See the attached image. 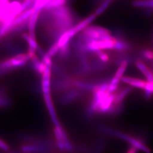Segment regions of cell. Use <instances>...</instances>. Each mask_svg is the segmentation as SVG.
Masks as SVG:
<instances>
[{"mask_svg": "<svg viewBox=\"0 0 153 153\" xmlns=\"http://www.w3.org/2000/svg\"><path fill=\"white\" fill-rule=\"evenodd\" d=\"M10 101L6 96H0V107H7L10 104Z\"/></svg>", "mask_w": 153, "mask_h": 153, "instance_id": "cell-12", "label": "cell"}, {"mask_svg": "<svg viewBox=\"0 0 153 153\" xmlns=\"http://www.w3.org/2000/svg\"><path fill=\"white\" fill-rule=\"evenodd\" d=\"M93 53L95 54L96 56L98 57L99 59H100V61H101L102 62L105 63V62H108V61L110 60L109 56L105 53V52H104L103 50H98Z\"/></svg>", "mask_w": 153, "mask_h": 153, "instance_id": "cell-10", "label": "cell"}, {"mask_svg": "<svg viewBox=\"0 0 153 153\" xmlns=\"http://www.w3.org/2000/svg\"><path fill=\"white\" fill-rule=\"evenodd\" d=\"M121 81L128 84L130 87H133L143 90H144L146 88L148 83L147 81L129 76H123L121 78Z\"/></svg>", "mask_w": 153, "mask_h": 153, "instance_id": "cell-5", "label": "cell"}, {"mask_svg": "<svg viewBox=\"0 0 153 153\" xmlns=\"http://www.w3.org/2000/svg\"><path fill=\"white\" fill-rule=\"evenodd\" d=\"M127 65H128V62L127 61H123L120 64V66L116 71L115 74H114V76L113 77V78H114V79H116L119 81H121V78L123 77V75L126 71Z\"/></svg>", "mask_w": 153, "mask_h": 153, "instance_id": "cell-7", "label": "cell"}, {"mask_svg": "<svg viewBox=\"0 0 153 153\" xmlns=\"http://www.w3.org/2000/svg\"><path fill=\"white\" fill-rule=\"evenodd\" d=\"M113 0H104L101 4H100L98 7L96 9L94 13L96 16L101 15L103 12L109 7L111 4L112 3Z\"/></svg>", "mask_w": 153, "mask_h": 153, "instance_id": "cell-8", "label": "cell"}, {"mask_svg": "<svg viewBox=\"0 0 153 153\" xmlns=\"http://www.w3.org/2000/svg\"><path fill=\"white\" fill-rule=\"evenodd\" d=\"M0 148L4 151L9 150V146L0 139Z\"/></svg>", "mask_w": 153, "mask_h": 153, "instance_id": "cell-13", "label": "cell"}, {"mask_svg": "<svg viewBox=\"0 0 153 153\" xmlns=\"http://www.w3.org/2000/svg\"><path fill=\"white\" fill-rule=\"evenodd\" d=\"M138 151V150L136 148L131 146V147L126 151V153H137Z\"/></svg>", "mask_w": 153, "mask_h": 153, "instance_id": "cell-14", "label": "cell"}, {"mask_svg": "<svg viewBox=\"0 0 153 153\" xmlns=\"http://www.w3.org/2000/svg\"><path fill=\"white\" fill-rule=\"evenodd\" d=\"M99 129L102 133L117 137L122 140L128 142L131 145V146L135 148L138 150L142 151L146 153L150 152V149L145 144V142L143 137L131 136L127 134L126 133H123L105 126H101L99 127Z\"/></svg>", "mask_w": 153, "mask_h": 153, "instance_id": "cell-2", "label": "cell"}, {"mask_svg": "<svg viewBox=\"0 0 153 153\" xmlns=\"http://www.w3.org/2000/svg\"><path fill=\"white\" fill-rule=\"evenodd\" d=\"M50 144L43 140H34L31 143L23 145L21 148L25 153H46L51 150Z\"/></svg>", "mask_w": 153, "mask_h": 153, "instance_id": "cell-4", "label": "cell"}, {"mask_svg": "<svg viewBox=\"0 0 153 153\" xmlns=\"http://www.w3.org/2000/svg\"><path fill=\"white\" fill-rule=\"evenodd\" d=\"M136 67L146 77L148 82L153 83V73L145 64L140 60H137L135 62Z\"/></svg>", "mask_w": 153, "mask_h": 153, "instance_id": "cell-6", "label": "cell"}, {"mask_svg": "<svg viewBox=\"0 0 153 153\" xmlns=\"http://www.w3.org/2000/svg\"><path fill=\"white\" fill-rule=\"evenodd\" d=\"M56 144L58 148L61 151L66 152H72L74 150L71 141H69L66 132L61 126H55L53 130Z\"/></svg>", "mask_w": 153, "mask_h": 153, "instance_id": "cell-3", "label": "cell"}, {"mask_svg": "<svg viewBox=\"0 0 153 153\" xmlns=\"http://www.w3.org/2000/svg\"><path fill=\"white\" fill-rule=\"evenodd\" d=\"M142 55L146 59L153 60V51L151 50H144L142 52Z\"/></svg>", "mask_w": 153, "mask_h": 153, "instance_id": "cell-11", "label": "cell"}, {"mask_svg": "<svg viewBox=\"0 0 153 153\" xmlns=\"http://www.w3.org/2000/svg\"><path fill=\"white\" fill-rule=\"evenodd\" d=\"M62 2L63 0H49L37 4L31 17L35 59L44 64L75 33Z\"/></svg>", "mask_w": 153, "mask_h": 153, "instance_id": "cell-1", "label": "cell"}, {"mask_svg": "<svg viewBox=\"0 0 153 153\" xmlns=\"http://www.w3.org/2000/svg\"><path fill=\"white\" fill-rule=\"evenodd\" d=\"M132 4L135 7H153V0H136Z\"/></svg>", "mask_w": 153, "mask_h": 153, "instance_id": "cell-9", "label": "cell"}]
</instances>
